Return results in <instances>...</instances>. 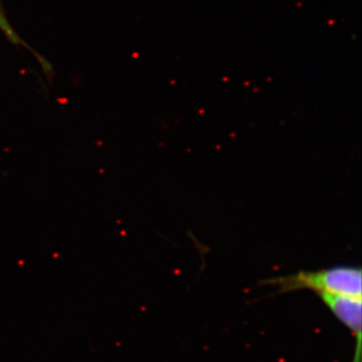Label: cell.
<instances>
[{"instance_id":"1","label":"cell","mask_w":362,"mask_h":362,"mask_svg":"<svg viewBox=\"0 0 362 362\" xmlns=\"http://www.w3.org/2000/svg\"><path fill=\"white\" fill-rule=\"evenodd\" d=\"M259 284L275 286L276 294L311 290L327 294L346 295L361 297L362 274L361 268L354 267H333L319 271H300L291 275L280 276L259 281Z\"/></svg>"},{"instance_id":"2","label":"cell","mask_w":362,"mask_h":362,"mask_svg":"<svg viewBox=\"0 0 362 362\" xmlns=\"http://www.w3.org/2000/svg\"><path fill=\"white\" fill-rule=\"evenodd\" d=\"M318 297L338 320L349 328L356 339L354 361L361 362V316L362 302L361 297L346 295L319 293Z\"/></svg>"},{"instance_id":"3","label":"cell","mask_w":362,"mask_h":362,"mask_svg":"<svg viewBox=\"0 0 362 362\" xmlns=\"http://www.w3.org/2000/svg\"><path fill=\"white\" fill-rule=\"evenodd\" d=\"M0 30H1L2 33L6 35V39L8 40L11 44L23 45V47H28V49H30V47L26 45L25 40L21 39L20 35H18V33L14 30V28H13V25H11V23H9V21L7 20L6 14L4 13V7L1 6V2H0ZM30 52H33V54H35V57L39 59L40 64H42V69H44L47 75L49 76V74L52 73L51 65H47V62H45L42 58H40L39 54H35V52L32 51V49H30Z\"/></svg>"}]
</instances>
